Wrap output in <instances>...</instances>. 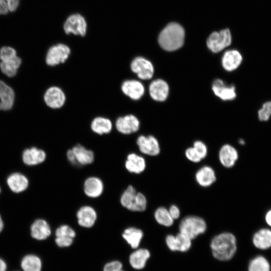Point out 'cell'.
I'll list each match as a JSON object with an SVG mask.
<instances>
[{"label": "cell", "instance_id": "cell-1", "mask_svg": "<svg viewBox=\"0 0 271 271\" xmlns=\"http://www.w3.org/2000/svg\"><path fill=\"white\" fill-rule=\"evenodd\" d=\"M210 247L212 254L215 259L222 261H229L236 253L237 240L232 233H220L212 239Z\"/></svg>", "mask_w": 271, "mask_h": 271}, {"label": "cell", "instance_id": "cell-2", "mask_svg": "<svg viewBox=\"0 0 271 271\" xmlns=\"http://www.w3.org/2000/svg\"><path fill=\"white\" fill-rule=\"evenodd\" d=\"M185 32L183 28L178 24H169L161 32L158 42L160 46L169 51L181 48L184 43Z\"/></svg>", "mask_w": 271, "mask_h": 271}, {"label": "cell", "instance_id": "cell-3", "mask_svg": "<svg viewBox=\"0 0 271 271\" xmlns=\"http://www.w3.org/2000/svg\"><path fill=\"white\" fill-rule=\"evenodd\" d=\"M120 201L123 207L132 211H144L147 205L145 196L141 192H137L131 185L128 186L122 193Z\"/></svg>", "mask_w": 271, "mask_h": 271}, {"label": "cell", "instance_id": "cell-4", "mask_svg": "<svg viewBox=\"0 0 271 271\" xmlns=\"http://www.w3.org/2000/svg\"><path fill=\"white\" fill-rule=\"evenodd\" d=\"M179 232L191 239H194L200 234L204 233L207 229L205 221L201 217L190 215L184 218L180 223Z\"/></svg>", "mask_w": 271, "mask_h": 271}, {"label": "cell", "instance_id": "cell-5", "mask_svg": "<svg viewBox=\"0 0 271 271\" xmlns=\"http://www.w3.org/2000/svg\"><path fill=\"white\" fill-rule=\"evenodd\" d=\"M69 162L75 166L91 164L94 160V153L81 145H77L67 152Z\"/></svg>", "mask_w": 271, "mask_h": 271}, {"label": "cell", "instance_id": "cell-6", "mask_svg": "<svg viewBox=\"0 0 271 271\" xmlns=\"http://www.w3.org/2000/svg\"><path fill=\"white\" fill-rule=\"evenodd\" d=\"M231 40L230 32L226 29L212 33L207 39V45L212 52L218 53L229 46Z\"/></svg>", "mask_w": 271, "mask_h": 271}, {"label": "cell", "instance_id": "cell-7", "mask_svg": "<svg viewBox=\"0 0 271 271\" xmlns=\"http://www.w3.org/2000/svg\"><path fill=\"white\" fill-rule=\"evenodd\" d=\"M71 51L67 45L58 44L51 47L48 50L46 57L48 65L54 66L64 63L68 58Z\"/></svg>", "mask_w": 271, "mask_h": 271}, {"label": "cell", "instance_id": "cell-8", "mask_svg": "<svg viewBox=\"0 0 271 271\" xmlns=\"http://www.w3.org/2000/svg\"><path fill=\"white\" fill-rule=\"evenodd\" d=\"M130 69L142 80H149L153 76L154 69L152 63L143 57H137L130 63Z\"/></svg>", "mask_w": 271, "mask_h": 271}, {"label": "cell", "instance_id": "cell-9", "mask_svg": "<svg viewBox=\"0 0 271 271\" xmlns=\"http://www.w3.org/2000/svg\"><path fill=\"white\" fill-rule=\"evenodd\" d=\"M168 248L172 251L185 252L192 246V239L187 235L179 232L176 235H168L165 238Z\"/></svg>", "mask_w": 271, "mask_h": 271}, {"label": "cell", "instance_id": "cell-10", "mask_svg": "<svg viewBox=\"0 0 271 271\" xmlns=\"http://www.w3.org/2000/svg\"><path fill=\"white\" fill-rule=\"evenodd\" d=\"M86 23L84 18L79 14L69 16L64 25V30L67 34L72 33L84 36L86 32Z\"/></svg>", "mask_w": 271, "mask_h": 271}, {"label": "cell", "instance_id": "cell-11", "mask_svg": "<svg viewBox=\"0 0 271 271\" xmlns=\"http://www.w3.org/2000/svg\"><path fill=\"white\" fill-rule=\"evenodd\" d=\"M115 125L117 131L121 133L129 134L139 130L140 121L136 116L127 114L118 117Z\"/></svg>", "mask_w": 271, "mask_h": 271}, {"label": "cell", "instance_id": "cell-12", "mask_svg": "<svg viewBox=\"0 0 271 271\" xmlns=\"http://www.w3.org/2000/svg\"><path fill=\"white\" fill-rule=\"evenodd\" d=\"M44 99L45 103L49 107L56 109L62 107L66 101V95L59 87L52 86L45 93Z\"/></svg>", "mask_w": 271, "mask_h": 271}, {"label": "cell", "instance_id": "cell-13", "mask_svg": "<svg viewBox=\"0 0 271 271\" xmlns=\"http://www.w3.org/2000/svg\"><path fill=\"white\" fill-rule=\"evenodd\" d=\"M137 144L140 151L145 155L155 156L160 153L159 142L157 139L152 136H140L137 139Z\"/></svg>", "mask_w": 271, "mask_h": 271}, {"label": "cell", "instance_id": "cell-14", "mask_svg": "<svg viewBox=\"0 0 271 271\" xmlns=\"http://www.w3.org/2000/svg\"><path fill=\"white\" fill-rule=\"evenodd\" d=\"M121 89L124 95L134 100H139L144 95L145 87L140 81L134 79L124 81Z\"/></svg>", "mask_w": 271, "mask_h": 271}, {"label": "cell", "instance_id": "cell-15", "mask_svg": "<svg viewBox=\"0 0 271 271\" xmlns=\"http://www.w3.org/2000/svg\"><path fill=\"white\" fill-rule=\"evenodd\" d=\"M77 221L83 227L90 228L95 224L97 219V213L91 206L86 205L81 207L77 212Z\"/></svg>", "mask_w": 271, "mask_h": 271}, {"label": "cell", "instance_id": "cell-16", "mask_svg": "<svg viewBox=\"0 0 271 271\" xmlns=\"http://www.w3.org/2000/svg\"><path fill=\"white\" fill-rule=\"evenodd\" d=\"M253 245L261 250L271 248V228L262 227L256 230L252 235Z\"/></svg>", "mask_w": 271, "mask_h": 271}, {"label": "cell", "instance_id": "cell-17", "mask_svg": "<svg viewBox=\"0 0 271 271\" xmlns=\"http://www.w3.org/2000/svg\"><path fill=\"white\" fill-rule=\"evenodd\" d=\"M236 149L230 145H223L219 152V159L225 168H230L234 166L238 159Z\"/></svg>", "mask_w": 271, "mask_h": 271}, {"label": "cell", "instance_id": "cell-18", "mask_svg": "<svg viewBox=\"0 0 271 271\" xmlns=\"http://www.w3.org/2000/svg\"><path fill=\"white\" fill-rule=\"evenodd\" d=\"M169 88L164 80L159 79L152 81L149 86V93L155 100L163 101L165 100L169 94Z\"/></svg>", "mask_w": 271, "mask_h": 271}, {"label": "cell", "instance_id": "cell-19", "mask_svg": "<svg viewBox=\"0 0 271 271\" xmlns=\"http://www.w3.org/2000/svg\"><path fill=\"white\" fill-rule=\"evenodd\" d=\"M212 88L214 94L223 100H231L236 96L235 87L226 85L221 79L215 80Z\"/></svg>", "mask_w": 271, "mask_h": 271}, {"label": "cell", "instance_id": "cell-20", "mask_svg": "<svg viewBox=\"0 0 271 271\" xmlns=\"http://www.w3.org/2000/svg\"><path fill=\"white\" fill-rule=\"evenodd\" d=\"M83 189L85 194L88 197L97 198L102 193L104 185L100 178L97 177H90L85 180Z\"/></svg>", "mask_w": 271, "mask_h": 271}, {"label": "cell", "instance_id": "cell-21", "mask_svg": "<svg viewBox=\"0 0 271 271\" xmlns=\"http://www.w3.org/2000/svg\"><path fill=\"white\" fill-rule=\"evenodd\" d=\"M242 56L241 53L236 50L227 51L223 55L222 65L224 69L228 71L236 69L241 64Z\"/></svg>", "mask_w": 271, "mask_h": 271}, {"label": "cell", "instance_id": "cell-22", "mask_svg": "<svg viewBox=\"0 0 271 271\" xmlns=\"http://www.w3.org/2000/svg\"><path fill=\"white\" fill-rule=\"evenodd\" d=\"M15 93L13 89L0 80V110L10 109L14 102Z\"/></svg>", "mask_w": 271, "mask_h": 271}, {"label": "cell", "instance_id": "cell-23", "mask_svg": "<svg viewBox=\"0 0 271 271\" xmlns=\"http://www.w3.org/2000/svg\"><path fill=\"white\" fill-rule=\"evenodd\" d=\"M46 157L45 152L35 147L27 149L22 155L24 163L29 166L36 165L43 162Z\"/></svg>", "mask_w": 271, "mask_h": 271}, {"label": "cell", "instance_id": "cell-24", "mask_svg": "<svg viewBox=\"0 0 271 271\" xmlns=\"http://www.w3.org/2000/svg\"><path fill=\"white\" fill-rule=\"evenodd\" d=\"M145 159L135 153H130L127 156L125 162V167L130 173L140 174L146 169Z\"/></svg>", "mask_w": 271, "mask_h": 271}, {"label": "cell", "instance_id": "cell-25", "mask_svg": "<svg viewBox=\"0 0 271 271\" xmlns=\"http://www.w3.org/2000/svg\"><path fill=\"white\" fill-rule=\"evenodd\" d=\"M32 237L37 240H44L51 234V231L49 224L44 219L35 220L31 226Z\"/></svg>", "mask_w": 271, "mask_h": 271}, {"label": "cell", "instance_id": "cell-26", "mask_svg": "<svg viewBox=\"0 0 271 271\" xmlns=\"http://www.w3.org/2000/svg\"><path fill=\"white\" fill-rule=\"evenodd\" d=\"M195 179L197 183L203 187L210 186L216 180L214 170L208 166H203L197 171Z\"/></svg>", "mask_w": 271, "mask_h": 271}, {"label": "cell", "instance_id": "cell-27", "mask_svg": "<svg viewBox=\"0 0 271 271\" xmlns=\"http://www.w3.org/2000/svg\"><path fill=\"white\" fill-rule=\"evenodd\" d=\"M150 256V252L147 249H138L130 255L129 258V263L131 266L134 269H143L146 266V263Z\"/></svg>", "mask_w": 271, "mask_h": 271}, {"label": "cell", "instance_id": "cell-28", "mask_svg": "<svg viewBox=\"0 0 271 271\" xmlns=\"http://www.w3.org/2000/svg\"><path fill=\"white\" fill-rule=\"evenodd\" d=\"M7 183L12 191L20 193L27 188L29 182L24 175L19 173H15L8 177Z\"/></svg>", "mask_w": 271, "mask_h": 271}, {"label": "cell", "instance_id": "cell-29", "mask_svg": "<svg viewBox=\"0 0 271 271\" xmlns=\"http://www.w3.org/2000/svg\"><path fill=\"white\" fill-rule=\"evenodd\" d=\"M122 237L131 247L137 248L143 237L144 233L139 228L130 227L126 228L122 234Z\"/></svg>", "mask_w": 271, "mask_h": 271}, {"label": "cell", "instance_id": "cell-30", "mask_svg": "<svg viewBox=\"0 0 271 271\" xmlns=\"http://www.w3.org/2000/svg\"><path fill=\"white\" fill-rule=\"evenodd\" d=\"M90 127L95 133L102 135L109 133L112 128V123L111 120L106 117L98 116L94 118L91 121Z\"/></svg>", "mask_w": 271, "mask_h": 271}, {"label": "cell", "instance_id": "cell-31", "mask_svg": "<svg viewBox=\"0 0 271 271\" xmlns=\"http://www.w3.org/2000/svg\"><path fill=\"white\" fill-rule=\"evenodd\" d=\"M42 263L38 256L29 254L22 260L21 267L24 271H41Z\"/></svg>", "mask_w": 271, "mask_h": 271}, {"label": "cell", "instance_id": "cell-32", "mask_svg": "<svg viewBox=\"0 0 271 271\" xmlns=\"http://www.w3.org/2000/svg\"><path fill=\"white\" fill-rule=\"evenodd\" d=\"M21 64V59L19 57L7 61H2L0 68L3 73L8 77L14 76Z\"/></svg>", "mask_w": 271, "mask_h": 271}, {"label": "cell", "instance_id": "cell-33", "mask_svg": "<svg viewBox=\"0 0 271 271\" xmlns=\"http://www.w3.org/2000/svg\"><path fill=\"white\" fill-rule=\"evenodd\" d=\"M248 271H270V265L265 257L257 255L249 262Z\"/></svg>", "mask_w": 271, "mask_h": 271}, {"label": "cell", "instance_id": "cell-34", "mask_svg": "<svg viewBox=\"0 0 271 271\" xmlns=\"http://www.w3.org/2000/svg\"><path fill=\"white\" fill-rule=\"evenodd\" d=\"M156 221L160 225L170 227L174 223V219L171 216L168 209L164 207L158 208L154 213Z\"/></svg>", "mask_w": 271, "mask_h": 271}, {"label": "cell", "instance_id": "cell-35", "mask_svg": "<svg viewBox=\"0 0 271 271\" xmlns=\"http://www.w3.org/2000/svg\"><path fill=\"white\" fill-rule=\"evenodd\" d=\"M257 117L261 121H266L271 117V101L263 103L257 111Z\"/></svg>", "mask_w": 271, "mask_h": 271}, {"label": "cell", "instance_id": "cell-36", "mask_svg": "<svg viewBox=\"0 0 271 271\" xmlns=\"http://www.w3.org/2000/svg\"><path fill=\"white\" fill-rule=\"evenodd\" d=\"M19 3V0H0V14L14 11Z\"/></svg>", "mask_w": 271, "mask_h": 271}, {"label": "cell", "instance_id": "cell-37", "mask_svg": "<svg viewBox=\"0 0 271 271\" xmlns=\"http://www.w3.org/2000/svg\"><path fill=\"white\" fill-rule=\"evenodd\" d=\"M56 237H66L74 238L76 233L74 230L68 225H62L55 231Z\"/></svg>", "mask_w": 271, "mask_h": 271}, {"label": "cell", "instance_id": "cell-38", "mask_svg": "<svg viewBox=\"0 0 271 271\" xmlns=\"http://www.w3.org/2000/svg\"><path fill=\"white\" fill-rule=\"evenodd\" d=\"M17 57L16 50L10 47H4L0 50V59L2 61L12 60Z\"/></svg>", "mask_w": 271, "mask_h": 271}, {"label": "cell", "instance_id": "cell-39", "mask_svg": "<svg viewBox=\"0 0 271 271\" xmlns=\"http://www.w3.org/2000/svg\"><path fill=\"white\" fill-rule=\"evenodd\" d=\"M185 156L193 163H198L202 160L193 147L189 148L186 150Z\"/></svg>", "mask_w": 271, "mask_h": 271}, {"label": "cell", "instance_id": "cell-40", "mask_svg": "<svg viewBox=\"0 0 271 271\" xmlns=\"http://www.w3.org/2000/svg\"><path fill=\"white\" fill-rule=\"evenodd\" d=\"M193 148L202 159L206 157L207 154V149L205 144L201 141H197L194 142Z\"/></svg>", "mask_w": 271, "mask_h": 271}, {"label": "cell", "instance_id": "cell-41", "mask_svg": "<svg viewBox=\"0 0 271 271\" xmlns=\"http://www.w3.org/2000/svg\"><path fill=\"white\" fill-rule=\"evenodd\" d=\"M73 241V238L66 237H56L55 242L56 244L61 247H68L71 245Z\"/></svg>", "mask_w": 271, "mask_h": 271}, {"label": "cell", "instance_id": "cell-42", "mask_svg": "<svg viewBox=\"0 0 271 271\" xmlns=\"http://www.w3.org/2000/svg\"><path fill=\"white\" fill-rule=\"evenodd\" d=\"M122 264L118 261H113L106 264L103 271H118L122 269Z\"/></svg>", "mask_w": 271, "mask_h": 271}, {"label": "cell", "instance_id": "cell-43", "mask_svg": "<svg viewBox=\"0 0 271 271\" xmlns=\"http://www.w3.org/2000/svg\"><path fill=\"white\" fill-rule=\"evenodd\" d=\"M168 210L171 216L174 220L179 218L180 216V211L179 208L176 205H171Z\"/></svg>", "mask_w": 271, "mask_h": 271}, {"label": "cell", "instance_id": "cell-44", "mask_svg": "<svg viewBox=\"0 0 271 271\" xmlns=\"http://www.w3.org/2000/svg\"><path fill=\"white\" fill-rule=\"evenodd\" d=\"M264 221L265 223L271 228V209H268L264 215Z\"/></svg>", "mask_w": 271, "mask_h": 271}, {"label": "cell", "instance_id": "cell-45", "mask_svg": "<svg viewBox=\"0 0 271 271\" xmlns=\"http://www.w3.org/2000/svg\"><path fill=\"white\" fill-rule=\"evenodd\" d=\"M7 265L4 260L0 258V271H6Z\"/></svg>", "mask_w": 271, "mask_h": 271}, {"label": "cell", "instance_id": "cell-46", "mask_svg": "<svg viewBox=\"0 0 271 271\" xmlns=\"http://www.w3.org/2000/svg\"><path fill=\"white\" fill-rule=\"evenodd\" d=\"M3 227H4V223L2 219V217L0 215V232L3 230Z\"/></svg>", "mask_w": 271, "mask_h": 271}, {"label": "cell", "instance_id": "cell-47", "mask_svg": "<svg viewBox=\"0 0 271 271\" xmlns=\"http://www.w3.org/2000/svg\"><path fill=\"white\" fill-rule=\"evenodd\" d=\"M239 143L241 145H243L245 144V142H244V141L243 140L240 139L239 140Z\"/></svg>", "mask_w": 271, "mask_h": 271}, {"label": "cell", "instance_id": "cell-48", "mask_svg": "<svg viewBox=\"0 0 271 271\" xmlns=\"http://www.w3.org/2000/svg\"><path fill=\"white\" fill-rule=\"evenodd\" d=\"M118 271H123V270L121 269H120V270H119Z\"/></svg>", "mask_w": 271, "mask_h": 271}, {"label": "cell", "instance_id": "cell-49", "mask_svg": "<svg viewBox=\"0 0 271 271\" xmlns=\"http://www.w3.org/2000/svg\"><path fill=\"white\" fill-rule=\"evenodd\" d=\"M0 192H1V189H0Z\"/></svg>", "mask_w": 271, "mask_h": 271}]
</instances>
